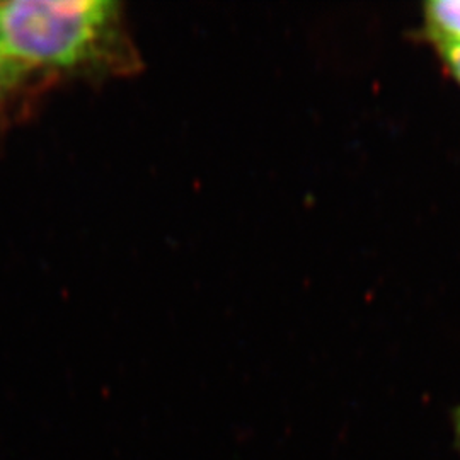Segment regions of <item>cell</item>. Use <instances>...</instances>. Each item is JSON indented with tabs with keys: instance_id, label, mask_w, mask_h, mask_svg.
Segmentation results:
<instances>
[{
	"instance_id": "1",
	"label": "cell",
	"mask_w": 460,
	"mask_h": 460,
	"mask_svg": "<svg viewBox=\"0 0 460 460\" xmlns=\"http://www.w3.org/2000/svg\"><path fill=\"white\" fill-rule=\"evenodd\" d=\"M119 5L108 0L0 4V57L17 68H77L119 41Z\"/></svg>"
},
{
	"instance_id": "2",
	"label": "cell",
	"mask_w": 460,
	"mask_h": 460,
	"mask_svg": "<svg viewBox=\"0 0 460 460\" xmlns=\"http://www.w3.org/2000/svg\"><path fill=\"white\" fill-rule=\"evenodd\" d=\"M423 31L435 49L460 45V0H433L425 4Z\"/></svg>"
},
{
	"instance_id": "3",
	"label": "cell",
	"mask_w": 460,
	"mask_h": 460,
	"mask_svg": "<svg viewBox=\"0 0 460 460\" xmlns=\"http://www.w3.org/2000/svg\"><path fill=\"white\" fill-rule=\"evenodd\" d=\"M438 55L442 57L445 66L448 68L450 75L460 84V45H448V47H437Z\"/></svg>"
},
{
	"instance_id": "4",
	"label": "cell",
	"mask_w": 460,
	"mask_h": 460,
	"mask_svg": "<svg viewBox=\"0 0 460 460\" xmlns=\"http://www.w3.org/2000/svg\"><path fill=\"white\" fill-rule=\"evenodd\" d=\"M456 433H457V440H459L460 445V410L456 412Z\"/></svg>"
},
{
	"instance_id": "5",
	"label": "cell",
	"mask_w": 460,
	"mask_h": 460,
	"mask_svg": "<svg viewBox=\"0 0 460 460\" xmlns=\"http://www.w3.org/2000/svg\"><path fill=\"white\" fill-rule=\"evenodd\" d=\"M5 68H7V66H5V62L2 60V57H0V79H2V74H4Z\"/></svg>"
}]
</instances>
